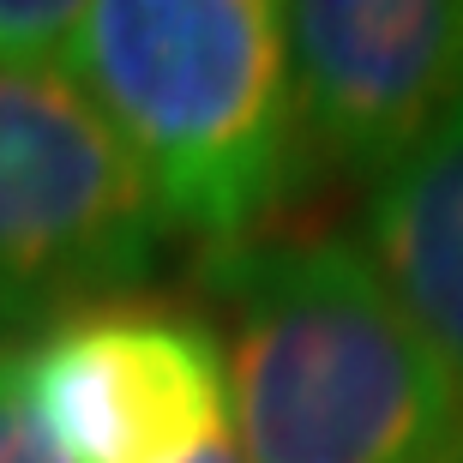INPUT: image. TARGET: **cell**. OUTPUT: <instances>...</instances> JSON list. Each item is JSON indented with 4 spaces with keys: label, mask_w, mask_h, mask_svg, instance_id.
Instances as JSON below:
<instances>
[{
    "label": "cell",
    "mask_w": 463,
    "mask_h": 463,
    "mask_svg": "<svg viewBox=\"0 0 463 463\" xmlns=\"http://www.w3.org/2000/svg\"><path fill=\"white\" fill-rule=\"evenodd\" d=\"M367 265L463 392V103L367 199Z\"/></svg>",
    "instance_id": "6"
},
{
    "label": "cell",
    "mask_w": 463,
    "mask_h": 463,
    "mask_svg": "<svg viewBox=\"0 0 463 463\" xmlns=\"http://www.w3.org/2000/svg\"><path fill=\"white\" fill-rule=\"evenodd\" d=\"M79 18L85 6H67V0H0V72L67 61Z\"/></svg>",
    "instance_id": "7"
},
{
    "label": "cell",
    "mask_w": 463,
    "mask_h": 463,
    "mask_svg": "<svg viewBox=\"0 0 463 463\" xmlns=\"http://www.w3.org/2000/svg\"><path fill=\"white\" fill-rule=\"evenodd\" d=\"M31 403L67 463H193L229 439L217 331L163 307H97L43 331Z\"/></svg>",
    "instance_id": "4"
},
{
    "label": "cell",
    "mask_w": 463,
    "mask_h": 463,
    "mask_svg": "<svg viewBox=\"0 0 463 463\" xmlns=\"http://www.w3.org/2000/svg\"><path fill=\"white\" fill-rule=\"evenodd\" d=\"M163 217L109 115L61 67L0 72V344L151 277Z\"/></svg>",
    "instance_id": "3"
},
{
    "label": "cell",
    "mask_w": 463,
    "mask_h": 463,
    "mask_svg": "<svg viewBox=\"0 0 463 463\" xmlns=\"http://www.w3.org/2000/svg\"><path fill=\"white\" fill-rule=\"evenodd\" d=\"M109 115L169 229L247 247L307 169L271 0H97L61 61Z\"/></svg>",
    "instance_id": "2"
},
{
    "label": "cell",
    "mask_w": 463,
    "mask_h": 463,
    "mask_svg": "<svg viewBox=\"0 0 463 463\" xmlns=\"http://www.w3.org/2000/svg\"><path fill=\"white\" fill-rule=\"evenodd\" d=\"M307 156L392 175L463 103V0H301L283 6Z\"/></svg>",
    "instance_id": "5"
},
{
    "label": "cell",
    "mask_w": 463,
    "mask_h": 463,
    "mask_svg": "<svg viewBox=\"0 0 463 463\" xmlns=\"http://www.w3.org/2000/svg\"><path fill=\"white\" fill-rule=\"evenodd\" d=\"M247 463H463V392L355 241L211 253Z\"/></svg>",
    "instance_id": "1"
},
{
    "label": "cell",
    "mask_w": 463,
    "mask_h": 463,
    "mask_svg": "<svg viewBox=\"0 0 463 463\" xmlns=\"http://www.w3.org/2000/svg\"><path fill=\"white\" fill-rule=\"evenodd\" d=\"M31 344H0V463H67L31 403Z\"/></svg>",
    "instance_id": "8"
}]
</instances>
